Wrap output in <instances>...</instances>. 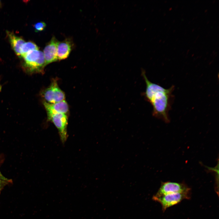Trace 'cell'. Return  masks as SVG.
Returning <instances> with one entry per match:
<instances>
[{
    "instance_id": "cell-1",
    "label": "cell",
    "mask_w": 219,
    "mask_h": 219,
    "mask_svg": "<svg viewBox=\"0 0 219 219\" xmlns=\"http://www.w3.org/2000/svg\"><path fill=\"white\" fill-rule=\"evenodd\" d=\"M142 73L146 85L144 95L152 106L153 116L166 122H169L168 113L170 109L174 86L165 89L150 81L144 71Z\"/></svg>"
},
{
    "instance_id": "cell-2",
    "label": "cell",
    "mask_w": 219,
    "mask_h": 219,
    "mask_svg": "<svg viewBox=\"0 0 219 219\" xmlns=\"http://www.w3.org/2000/svg\"><path fill=\"white\" fill-rule=\"evenodd\" d=\"M23 58L24 60L23 67L24 70L28 73L41 72L45 66L43 53L39 50L29 52Z\"/></svg>"
},
{
    "instance_id": "cell-4",
    "label": "cell",
    "mask_w": 219,
    "mask_h": 219,
    "mask_svg": "<svg viewBox=\"0 0 219 219\" xmlns=\"http://www.w3.org/2000/svg\"><path fill=\"white\" fill-rule=\"evenodd\" d=\"M47 120L54 125L58 132L61 142L64 144L68 137V118L64 114L56 113L47 116Z\"/></svg>"
},
{
    "instance_id": "cell-12",
    "label": "cell",
    "mask_w": 219,
    "mask_h": 219,
    "mask_svg": "<svg viewBox=\"0 0 219 219\" xmlns=\"http://www.w3.org/2000/svg\"><path fill=\"white\" fill-rule=\"evenodd\" d=\"M46 26V24L43 22L37 23L34 24V27L36 32H40L43 30Z\"/></svg>"
},
{
    "instance_id": "cell-15",
    "label": "cell",
    "mask_w": 219,
    "mask_h": 219,
    "mask_svg": "<svg viewBox=\"0 0 219 219\" xmlns=\"http://www.w3.org/2000/svg\"><path fill=\"white\" fill-rule=\"evenodd\" d=\"M2 86L0 85V91L1 90Z\"/></svg>"
},
{
    "instance_id": "cell-16",
    "label": "cell",
    "mask_w": 219,
    "mask_h": 219,
    "mask_svg": "<svg viewBox=\"0 0 219 219\" xmlns=\"http://www.w3.org/2000/svg\"><path fill=\"white\" fill-rule=\"evenodd\" d=\"M1 1H0V7H1Z\"/></svg>"
},
{
    "instance_id": "cell-3",
    "label": "cell",
    "mask_w": 219,
    "mask_h": 219,
    "mask_svg": "<svg viewBox=\"0 0 219 219\" xmlns=\"http://www.w3.org/2000/svg\"><path fill=\"white\" fill-rule=\"evenodd\" d=\"M190 193H176L158 196L154 195L152 199L161 204L162 211L164 212L167 208L178 204L183 200L189 199Z\"/></svg>"
},
{
    "instance_id": "cell-7",
    "label": "cell",
    "mask_w": 219,
    "mask_h": 219,
    "mask_svg": "<svg viewBox=\"0 0 219 219\" xmlns=\"http://www.w3.org/2000/svg\"><path fill=\"white\" fill-rule=\"evenodd\" d=\"M59 42L54 36L45 47L43 54L45 66L49 63L57 61V47Z\"/></svg>"
},
{
    "instance_id": "cell-5",
    "label": "cell",
    "mask_w": 219,
    "mask_h": 219,
    "mask_svg": "<svg viewBox=\"0 0 219 219\" xmlns=\"http://www.w3.org/2000/svg\"><path fill=\"white\" fill-rule=\"evenodd\" d=\"M46 102L53 103L64 100L65 94L59 87L56 80H54L50 85L42 92Z\"/></svg>"
},
{
    "instance_id": "cell-14",
    "label": "cell",
    "mask_w": 219,
    "mask_h": 219,
    "mask_svg": "<svg viewBox=\"0 0 219 219\" xmlns=\"http://www.w3.org/2000/svg\"><path fill=\"white\" fill-rule=\"evenodd\" d=\"M6 182H8L2 180L0 179V193L2 187L4 185V184Z\"/></svg>"
},
{
    "instance_id": "cell-9",
    "label": "cell",
    "mask_w": 219,
    "mask_h": 219,
    "mask_svg": "<svg viewBox=\"0 0 219 219\" xmlns=\"http://www.w3.org/2000/svg\"><path fill=\"white\" fill-rule=\"evenodd\" d=\"M7 33L12 49L17 55L20 57V49L25 41L22 37L16 36L12 32L7 31Z\"/></svg>"
},
{
    "instance_id": "cell-8",
    "label": "cell",
    "mask_w": 219,
    "mask_h": 219,
    "mask_svg": "<svg viewBox=\"0 0 219 219\" xmlns=\"http://www.w3.org/2000/svg\"><path fill=\"white\" fill-rule=\"evenodd\" d=\"M43 105L47 116L56 113L65 114L68 111V104L65 100L53 103H49L44 101Z\"/></svg>"
},
{
    "instance_id": "cell-10",
    "label": "cell",
    "mask_w": 219,
    "mask_h": 219,
    "mask_svg": "<svg viewBox=\"0 0 219 219\" xmlns=\"http://www.w3.org/2000/svg\"><path fill=\"white\" fill-rule=\"evenodd\" d=\"M71 49V42L65 40L59 42L57 47V57L59 60L66 58L69 56Z\"/></svg>"
},
{
    "instance_id": "cell-11",
    "label": "cell",
    "mask_w": 219,
    "mask_h": 219,
    "mask_svg": "<svg viewBox=\"0 0 219 219\" xmlns=\"http://www.w3.org/2000/svg\"><path fill=\"white\" fill-rule=\"evenodd\" d=\"M34 50H39V47L35 43L31 41L25 42L20 49V58H23L29 52Z\"/></svg>"
},
{
    "instance_id": "cell-13",
    "label": "cell",
    "mask_w": 219,
    "mask_h": 219,
    "mask_svg": "<svg viewBox=\"0 0 219 219\" xmlns=\"http://www.w3.org/2000/svg\"><path fill=\"white\" fill-rule=\"evenodd\" d=\"M0 179L6 182H9L10 180L4 177L3 175L1 174L0 171Z\"/></svg>"
},
{
    "instance_id": "cell-6",
    "label": "cell",
    "mask_w": 219,
    "mask_h": 219,
    "mask_svg": "<svg viewBox=\"0 0 219 219\" xmlns=\"http://www.w3.org/2000/svg\"><path fill=\"white\" fill-rule=\"evenodd\" d=\"M190 192V189L182 183L169 181L162 182L160 187L154 196H158L176 193Z\"/></svg>"
}]
</instances>
